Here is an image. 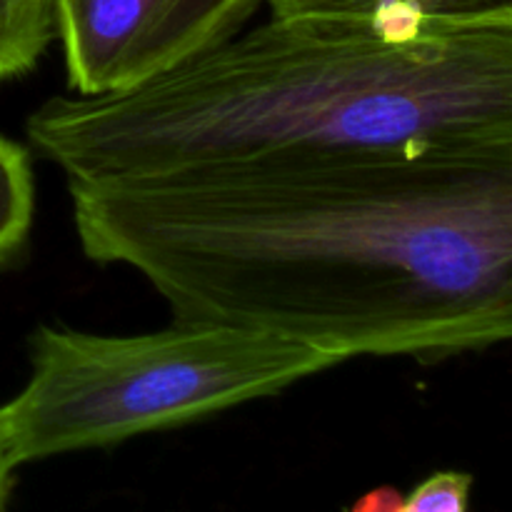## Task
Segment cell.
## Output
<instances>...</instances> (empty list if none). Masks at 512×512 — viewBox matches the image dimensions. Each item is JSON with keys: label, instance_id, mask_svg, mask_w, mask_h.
<instances>
[{"label": "cell", "instance_id": "obj_1", "mask_svg": "<svg viewBox=\"0 0 512 512\" xmlns=\"http://www.w3.org/2000/svg\"><path fill=\"white\" fill-rule=\"evenodd\" d=\"M90 260L175 320L435 363L512 335V143L343 150L68 183Z\"/></svg>", "mask_w": 512, "mask_h": 512}, {"label": "cell", "instance_id": "obj_2", "mask_svg": "<svg viewBox=\"0 0 512 512\" xmlns=\"http://www.w3.org/2000/svg\"><path fill=\"white\" fill-rule=\"evenodd\" d=\"M25 133L68 183L512 143V10L270 15L140 88L45 100Z\"/></svg>", "mask_w": 512, "mask_h": 512}, {"label": "cell", "instance_id": "obj_3", "mask_svg": "<svg viewBox=\"0 0 512 512\" xmlns=\"http://www.w3.org/2000/svg\"><path fill=\"white\" fill-rule=\"evenodd\" d=\"M338 363L298 340L200 320L140 335L40 325L28 383L0 408V430L18 468L208 418Z\"/></svg>", "mask_w": 512, "mask_h": 512}, {"label": "cell", "instance_id": "obj_4", "mask_svg": "<svg viewBox=\"0 0 512 512\" xmlns=\"http://www.w3.org/2000/svg\"><path fill=\"white\" fill-rule=\"evenodd\" d=\"M268 0H55L68 88L83 98L140 88L248 28Z\"/></svg>", "mask_w": 512, "mask_h": 512}, {"label": "cell", "instance_id": "obj_5", "mask_svg": "<svg viewBox=\"0 0 512 512\" xmlns=\"http://www.w3.org/2000/svg\"><path fill=\"white\" fill-rule=\"evenodd\" d=\"M55 38V0H0V80L30 73Z\"/></svg>", "mask_w": 512, "mask_h": 512}, {"label": "cell", "instance_id": "obj_6", "mask_svg": "<svg viewBox=\"0 0 512 512\" xmlns=\"http://www.w3.org/2000/svg\"><path fill=\"white\" fill-rule=\"evenodd\" d=\"M35 213V180L28 148L0 135V268L28 243Z\"/></svg>", "mask_w": 512, "mask_h": 512}, {"label": "cell", "instance_id": "obj_7", "mask_svg": "<svg viewBox=\"0 0 512 512\" xmlns=\"http://www.w3.org/2000/svg\"><path fill=\"white\" fill-rule=\"evenodd\" d=\"M273 15H368L398 13L430 15V18H475L512 10V0H268Z\"/></svg>", "mask_w": 512, "mask_h": 512}, {"label": "cell", "instance_id": "obj_8", "mask_svg": "<svg viewBox=\"0 0 512 512\" xmlns=\"http://www.w3.org/2000/svg\"><path fill=\"white\" fill-rule=\"evenodd\" d=\"M470 488L473 478L468 473H435L423 480L408 500H403L398 512H468Z\"/></svg>", "mask_w": 512, "mask_h": 512}, {"label": "cell", "instance_id": "obj_9", "mask_svg": "<svg viewBox=\"0 0 512 512\" xmlns=\"http://www.w3.org/2000/svg\"><path fill=\"white\" fill-rule=\"evenodd\" d=\"M403 505V495L393 488H378L353 505L350 512H398Z\"/></svg>", "mask_w": 512, "mask_h": 512}, {"label": "cell", "instance_id": "obj_10", "mask_svg": "<svg viewBox=\"0 0 512 512\" xmlns=\"http://www.w3.org/2000/svg\"><path fill=\"white\" fill-rule=\"evenodd\" d=\"M13 470L15 463L10 460L8 448H5L3 430H0V512H5V505H8L10 488H13Z\"/></svg>", "mask_w": 512, "mask_h": 512}]
</instances>
